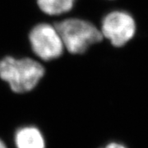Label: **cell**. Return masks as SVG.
<instances>
[{
    "mask_svg": "<svg viewBox=\"0 0 148 148\" xmlns=\"http://www.w3.org/2000/svg\"><path fill=\"white\" fill-rule=\"evenodd\" d=\"M45 73L42 64L33 58L7 56L0 60V78L16 93H26L33 90Z\"/></svg>",
    "mask_w": 148,
    "mask_h": 148,
    "instance_id": "1",
    "label": "cell"
},
{
    "mask_svg": "<svg viewBox=\"0 0 148 148\" xmlns=\"http://www.w3.org/2000/svg\"><path fill=\"white\" fill-rule=\"evenodd\" d=\"M64 48L73 54L84 53L90 45L103 39L101 30L94 24L80 18H68L55 24Z\"/></svg>",
    "mask_w": 148,
    "mask_h": 148,
    "instance_id": "2",
    "label": "cell"
},
{
    "mask_svg": "<svg viewBox=\"0 0 148 148\" xmlns=\"http://www.w3.org/2000/svg\"><path fill=\"white\" fill-rule=\"evenodd\" d=\"M29 42L33 53L43 61L59 58L65 49L56 27L49 23H40L33 27L29 33Z\"/></svg>",
    "mask_w": 148,
    "mask_h": 148,
    "instance_id": "3",
    "label": "cell"
},
{
    "mask_svg": "<svg viewBox=\"0 0 148 148\" xmlns=\"http://www.w3.org/2000/svg\"><path fill=\"white\" fill-rule=\"evenodd\" d=\"M136 23L129 13L113 11L105 16L101 22V32L115 47H121L135 35Z\"/></svg>",
    "mask_w": 148,
    "mask_h": 148,
    "instance_id": "4",
    "label": "cell"
},
{
    "mask_svg": "<svg viewBox=\"0 0 148 148\" xmlns=\"http://www.w3.org/2000/svg\"><path fill=\"white\" fill-rule=\"evenodd\" d=\"M15 145L16 148H45L43 134L33 126L22 127L16 131Z\"/></svg>",
    "mask_w": 148,
    "mask_h": 148,
    "instance_id": "5",
    "label": "cell"
},
{
    "mask_svg": "<svg viewBox=\"0 0 148 148\" xmlns=\"http://www.w3.org/2000/svg\"><path fill=\"white\" fill-rule=\"evenodd\" d=\"M76 0H37V5L44 13L58 16L69 12L73 8Z\"/></svg>",
    "mask_w": 148,
    "mask_h": 148,
    "instance_id": "6",
    "label": "cell"
},
{
    "mask_svg": "<svg viewBox=\"0 0 148 148\" xmlns=\"http://www.w3.org/2000/svg\"><path fill=\"white\" fill-rule=\"evenodd\" d=\"M104 148H127L125 146L122 145L120 143H109L108 145H106Z\"/></svg>",
    "mask_w": 148,
    "mask_h": 148,
    "instance_id": "7",
    "label": "cell"
},
{
    "mask_svg": "<svg viewBox=\"0 0 148 148\" xmlns=\"http://www.w3.org/2000/svg\"><path fill=\"white\" fill-rule=\"evenodd\" d=\"M0 148H7L5 143H3L1 139H0Z\"/></svg>",
    "mask_w": 148,
    "mask_h": 148,
    "instance_id": "8",
    "label": "cell"
}]
</instances>
